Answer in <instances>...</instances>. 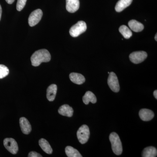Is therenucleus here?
Wrapping results in <instances>:
<instances>
[{"label":"nucleus","instance_id":"nucleus-13","mask_svg":"<svg viewBox=\"0 0 157 157\" xmlns=\"http://www.w3.org/2000/svg\"><path fill=\"white\" fill-rule=\"evenodd\" d=\"M70 80L76 84L81 85L85 82V78L83 75L79 73H73L70 75Z\"/></svg>","mask_w":157,"mask_h":157},{"label":"nucleus","instance_id":"nucleus-12","mask_svg":"<svg viewBox=\"0 0 157 157\" xmlns=\"http://www.w3.org/2000/svg\"><path fill=\"white\" fill-rule=\"evenodd\" d=\"M58 112L61 115L71 117L73 115V109L67 104L62 105L58 109Z\"/></svg>","mask_w":157,"mask_h":157},{"label":"nucleus","instance_id":"nucleus-26","mask_svg":"<svg viewBox=\"0 0 157 157\" xmlns=\"http://www.w3.org/2000/svg\"><path fill=\"white\" fill-rule=\"evenodd\" d=\"M154 96L155 98H156V99H157V90H155L154 91L153 93Z\"/></svg>","mask_w":157,"mask_h":157},{"label":"nucleus","instance_id":"nucleus-17","mask_svg":"<svg viewBox=\"0 0 157 157\" xmlns=\"http://www.w3.org/2000/svg\"><path fill=\"white\" fill-rule=\"evenodd\" d=\"M82 101L85 104L87 105L89 104L90 102H91L93 104H95L97 99L94 93L91 91H87L85 93L82 98Z\"/></svg>","mask_w":157,"mask_h":157},{"label":"nucleus","instance_id":"nucleus-7","mask_svg":"<svg viewBox=\"0 0 157 157\" xmlns=\"http://www.w3.org/2000/svg\"><path fill=\"white\" fill-rule=\"evenodd\" d=\"M42 15L43 13L41 9H37L33 11L29 17V25L31 27L36 25L42 19Z\"/></svg>","mask_w":157,"mask_h":157},{"label":"nucleus","instance_id":"nucleus-16","mask_svg":"<svg viewBox=\"0 0 157 157\" xmlns=\"http://www.w3.org/2000/svg\"><path fill=\"white\" fill-rule=\"evenodd\" d=\"M133 0H119L115 6L116 11L120 12L132 4Z\"/></svg>","mask_w":157,"mask_h":157},{"label":"nucleus","instance_id":"nucleus-18","mask_svg":"<svg viewBox=\"0 0 157 157\" xmlns=\"http://www.w3.org/2000/svg\"><path fill=\"white\" fill-rule=\"evenodd\" d=\"M39 145L42 150L48 154H51L52 152V149L50 144L47 140L42 138L39 140Z\"/></svg>","mask_w":157,"mask_h":157},{"label":"nucleus","instance_id":"nucleus-27","mask_svg":"<svg viewBox=\"0 0 157 157\" xmlns=\"http://www.w3.org/2000/svg\"><path fill=\"white\" fill-rule=\"evenodd\" d=\"M2 8L1 7V5H0V21H1V17H2Z\"/></svg>","mask_w":157,"mask_h":157},{"label":"nucleus","instance_id":"nucleus-10","mask_svg":"<svg viewBox=\"0 0 157 157\" xmlns=\"http://www.w3.org/2000/svg\"><path fill=\"white\" fill-rule=\"evenodd\" d=\"M20 125L23 133L28 135L32 131V127L29 122L25 117L20 118L19 120Z\"/></svg>","mask_w":157,"mask_h":157},{"label":"nucleus","instance_id":"nucleus-28","mask_svg":"<svg viewBox=\"0 0 157 157\" xmlns=\"http://www.w3.org/2000/svg\"><path fill=\"white\" fill-rule=\"evenodd\" d=\"M157 34H156L155 36V40H156V41H157Z\"/></svg>","mask_w":157,"mask_h":157},{"label":"nucleus","instance_id":"nucleus-20","mask_svg":"<svg viewBox=\"0 0 157 157\" xmlns=\"http://www.w3.org/2000/svg\"><path fill=\"white\" fill-rule=\"evenodd\" d=\"M65 152H66V155L68 157H82L77 150L73 148L71 146H67L65 148Z\"/></svg>","mask_w":157,"mask_h":157},{"label":"nucleus","instance_id":"nucleus-1","mask_svg":"<svg viewBox=\"0 0 157 157\" xmlns=\"http://www.w3.org/2000/svg\"><path fill=\"white\" fill-rule=\"evenodd\" d=\"M51 58L49 52L45 49H40L35 52L31 58L32 64L34 67H38L42 63L50 61Z\"/></svg>","mask_w":157,"mask_h":157},{"label":"nucleus","instance_id":"nucleus-5","mask_svg":"<svg viewBox=\"0 0 157 157\" xmlns=\"http://www.w3.org/2000/svg\"><path fill=\"white\" fill-rule=\"evenodd\" d=\"M107 83L110 89L115 93L120 91V85L117 76L113 72L109 73V77L107 79Z\"/></svg>","mask_w":157,"mask_h":157},{"label":"nucleus","instance_id":"nucleus-24","mask_svg":"<svg viewBox=\"0 0 157 157\" xmlns=\"http://www.w3.org/2000/svg\"><path fill=\"white\" fill-rule=\"evenodd\" d=\"M29 157H42V156L36 152L31 151L29 153Z\"/></svg>","mask_w":157,"mask_h":157},{"label":"nucleus","instance_id":"nucleus-25","mask_svg":"<svg viewBox=\"0 0 157 157\" xmlns=\"http://www.w3.org/2000/svg\"><path fill=\"white\" fill-rule=\"evenodd\" d=\"M6 2L9 4H12L14 2V0H6Z\"/></svg>","mask_w":157,"mask_h":157},{"label":"nucleus","instance_id":"nucleus-8","mask_svg":"<svg viewBox=\"0 0 157 157\" xmlns=\"http://www.w3.org/2000/svg\"><path fill=\"white\" fill-rule=\"evenodd\" d=\"M4 145L6 149L12 154H16L18 151V145L15 140L13 138H6L4 140Z\"/></svg>","mask_w":157,"mask_h":157},{"label":"nucleus","instance_id":"nucleus-9","mask_svg":"<svg viewBox=\"0 0 157 157\" xmlns=\"http://www.w3.org/2000/svg\"><path fill=\"white\" fill-rule=\"evenodd\" d=\"M79 8V0H66V9L68 12L74 13Z\"/></svg>","mask_w":157,"mask_h":157},{"label":"nucleus","instance_id":"nucleus-14","mask_svg":"<svg viewBox=\"0 0 157 157\" xmlns=\"http://www.w3.org/2000/svg\"><path fill=\"white\" fill-rule=\"evenodd\" d=\"M57 86L56 84H52L49 86L47 90V99L49 101H53L56 96Z\"/></svg>","mask_w":157,"mask_h":157},{"label":"nucleus","instance_id":"nucleus-2","mask_svg":"<svg viewBox=\"0 0 157 157\" xmlns=\"http://www.w3.org/2000/svg\"><path fill=\"white\" fill-rule=\"evenodd\" d=\"M109 140L113 153L117 155L121 154L123 151L122 145L119 135L115 132H112L109 135Z\"/></svg>","mask_w":157,"mask_h":157},{"label":"nucleus","instance_id":"nucleus-21","mask_svg":"<svg viewBox=\"0 0 157 157\" xmlns=\"http://www.w3.org/2000/svg\"><path fill=\"white\" fill-rule=\"evenodd\" d=\"M119 32L122 35L124 38L126 39H129L132 36V31L125 25L121 26L119 28Z\"/></svg>","mask_w":157,"mask_h":157},{"label":"nucleus","instance_id":"nucleus-23","mask_svg":"<svg viewBox=\"0 0 157 157\" xmlns=\"http://www.w3.org/2000/svg\"><path fill=\"white\" fill-rule=\"evenodd\" d=\"M27 0H17L16 9L18 11H21L23 9L26 5Z\"/></svg>","mask_w":157,"mask_h":157},{"label":"nucleus","instance_id":"nucleus-15","mask_svg":"<svg viewBox=\"0 0 157 157\" xmlns=\"http://www.w3.org/2000/svg\"><path fill=\"white\" fill-rule=\"evenodd\" d=\"M128 24L130 29L136 33L141 32L144 29V26L143 25L135 20L130 21Z\"/></svg>","mask_w":157,"mask_h":157},{"label":"nucleus","instance_id":"nucleus-19","mask_svg":"<svg viewBox=\"0 0 157 157\" xmlns=\"http://www.w3.org/2000/svg\"><path fill=\"white\" fill-rule=\"evenodd\" d=\"M157 149L154 147H147L144 149L142 154L143 157H155L157 156Z\"/></svg>","mask_w":157,"mask_h":157},{"label":"nucleus","instance_id":"nucleus-22","mask_svg":"<svg viewBox=\"0 0 157 157\" xmlns=\"http://www.w3.org/2000/svg\"><path fill=\"white\" fill-rule=\"evenodd\" d=\"M9 69L4 65L0 64V79L6 77L9 75Z\"/></svg>","mask_w":157,"mask_h":157},{"label":"nucleus","instance_id":"nucleus-11","mask_svg":"<svg viewBox=\"0 0 157 157\" xmlns=\"http://www.w3.org/2000/svg\"><path fill=\"white\" fill-rule=\"evenodd\" d=\"M140 118L142 121H148L151 120L154 117V113L152 110L147 109H140L139 112Z\"/></svg>","mask_w":157,"mask_h":157},{"label":"nucleus","instance_id":"nucleus-3","mask_svg":"<svg viewBox=\"0 0 157 157\" xmlns=\"http://www.w3.org/2000/svg\"><path fill=\"white\" fill-rule=\"evenodd\" d=\"M87 26L85 22L83 21H78L70 28V34L71 36L77 37L86 30Z\"/></svg>","mask_w":157,"mask_h":157},{"label":"nucleus","instance_id":"nucleus-4","mask_svg":"<svg viewBox=\"0 0 157 157\" xmlns=\"http://www.w3.org/2000/svg\"><path fill=\"white\" fill-rule=\"evenodd\" d=\"M89 128L86 125H83L79 128L77 132V137L81 144L86 143L89 139Z\"/></svg>","mask_w":157,"mask_h":157},{"label":"nucleus","instance_id":"nucleus-6","mask_svg":"<svg viewBox=\"0 0 157 157\" xmlns=\"http://www.w3.org/2000/svg\"><path fill=\"white\" fill-rule=\"evenodd\" d=\"M147 56V52L141 51L132 52L129 56V58L132 63L135 64H139L145 60Z\"/></svg>","mask_w":157,"mask_h":157}]
</instances>
